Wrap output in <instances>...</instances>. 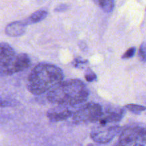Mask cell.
Returning a JSON list of instances; mask_svg holds the SVG:
<instances>
[{
	"mask_svg": "<svg viewBox=\"0 0 146 146\" xmlns=\"http://www.w3.org/2000/svg\"><path fill=\"white\" fill-rule=\"evenodd\" d=\"M26 27L27 25L23 21H13L6 27L5 33L11 37L20 36L25 33Z\"/></svg>",
	"mask_w": 146,
	"mask_h": 146,
	"instance_id": "9c48e42d",
	"label": "cell"
},
{
	"mask_svg": "<svg viewBox=\"0 0 146 146\" xmlns=\"http://www.w3.org/2000/svg\"><path fill=\"white\" fill-rule=\"evenodd\" d=\"M64 74L58 66L50 64H37L30 72L27 88L34 95H41L51 91L62 81Z\"/></svg>",
	"mask_w": 146,
	"mask_h": 146,
	"instance_id": "6da1fadb",
	"label": "cell"
},
{
	"mask_svg": "<svg viewBox=\"0 0 146 146\" xmlns=\"http://www.w3.org/2000/svg\"><path fill=\"white\" fill-rule=\"evenodd\" d=\"M88 96L89 91L82 81L70 79L62 81L52 88L47 95V99L62 106H72L84 103Z\"/></svg>",
	"mask_w": 146,
	"mask_h": 146,
	"instance_id": "7a4b0ae2",
	"label": "cell"
},
{
	"mask_svg": "<svg viewBox=\"0 0 146 146\" xmlns=\"http://www.w3.org/2000/svg\"><path fill=\"white\" fill-rule=\"evenodd\" d=\"M139 58L143 62H146V41H144L140 46L138 52Z\"/></svg>",
	"mask_w": 146,
	"mask_h": 146,
	"instance_id": "9a60e30c",
	"label": "cell"
},
{
	"mask_svg": "<svg viewBox=\"0 0 146 146\" xmlns=\"http://www.w3.org/2000/svg\"><path fill=\"white\" fill-rule=\"evenodd\" d=\"M72 115V112L70 109L66 108V106H62L51 108L47 113V118L52 122L64 121L70 118Z\"/></svg>",
	"mask_w": 146,
	"mask_h": 146,
	"instance_id": "52a82bcc",
	"label": "cell"
},
{
	"mask_svg": "<svg viewBox=\"0 0 146 146\" xmlns=\"http://www.w3.org/2000/svg\"><path fill=\"white\" fill-rule=\"evenodd\" d=\"M124 111L121 110L120 111H108L103 117H101L99 122L101 125H104L107 123L118 122L123 118Z\"/></svg>",
	"mask_w": 146,
	"mask_h": 146,
	"instance_id": "30bf717a",
	"label": "cell"
},
{
	"mask_svg": "<svg viewBox=\"0 0 146 146\" xmlns=\"http://www.w3.org/2000/svg\"><path fill=\"white\" fill-rule=\"evenodd\" d=\"M133 146H146V139L137 141L136 143H135Z\"/></svg>",
	"mask_w": 146,
	"mask_h": 146,
	"instance_id": "d6986e66",
	"label": "cell"
},
{
	"mask_svg": "<svg viewBox=\"0 0 146 146\" xmlns=\"http://www.w3.org/2000/svg\"><path fill=\"white\" fill-rule=\"evenodd\" d=\"M31 65V60L26 54L16 55L9 64L0 67V75L9 76L24 71Z\"/></svg>",
	"mask_w": 146,
	"mask_h": 146,
	"instance_id": "277c9868",
	"label": "cell"
},
{
	"mask_svg": "<svg viewBox=\"0 0 146 146\" xmlns=\"http://www.w3.org/2000/svg\"><path fill=\"white\" fill-rule=\"evenodd\" d=\"M96 3L105 12H111L114 9L115 2L112 0H100L97 1Z\"/></svg>",
	"mask_w": 146,
	"mask_h": 146,
	"instance_id": "7c38bea8",
	"label": "cell"
},
{
	"mask_svg": "<svg viewBox=\"0 0 146 146\" xmlns=\"http://www.w3.org/2000/svg\"><path fill=\"white\" fill-rule=\"evenodd\" d=\"M145 139H146L145 128L139 126H133L126 128L124 131H122L118 142L125 146H128L133 143Z\"/></svg>",
	"mask_w": 146,
	"mask_h": 146,
	"instance_id": "8992f818",
	"label": "cell"
},
{
	"mask_svg": "<svg viewBox=\"0 0 146 146\" xmlns=\"http://www.w3.org/2000/svg\"><path fill=\"white\" fill-rule=\"evenodd\" d=\"M15 56V51L10 44L6 42L0 43V67L9 64Z\"/></svg>",
	"mask_w": 146,
	"mask_h": 146,
	"instance_id": "ba28073f",
	"label": "cell"
},
{
	"mask_svg": "<svg viewBox=\"0 0 146 146\" xmlns=\"http://www.w3.org/2000/svg\"><path fill=\"white\" fill-rule=\"evenodd\" d=\"M67 4H62V5L58 6L57 8H55L54 11H64V10L67 9Z\"/></svg>",
	"mask_w": 146,
	"mask_h": 146,
	"instance_id": "e0dca14e",
	"label": "cell"
},
{
	"mask_svg": "<svg viewBox=\"0 0 146 146\" xmlns=\"http://www.w3.org/2000/svg\"><path fill=\"white\" fill-rule=\"evenodd\" d=\"M102 115V110L100 105L90 103L82 106L73 114V122L76 124L90 123L100 121Z\"/></svg>",
	"mask_w": 146,
	"mask_h": 146,
	"instance_id": "3957f363",
	"label": "cell"
},
{
	"mask_svg": "<svg viewBox=\"0 0 146 146\" xmlns=\"http://www.w3.org/2000/svg\"><path fill=\"white\" fill-rule=\"evenodd\" d=\"M47 14L48 13H47V11L46 10H38V11H36L35 12L31 14L27 19L23 20V21H24V24L27 26L30 24H35V23L40 22V21L44 19L47 17Z\"/></svg>",
	"mask_w": 146,
	"mask_h": 146,
	"instance_id": "8fae6325",
	"label": "cell"
},
{
	"mask_svg": "<svg viewBox=\"0 0 146 146\" xmlns=\"http://www.w3.org/2000/svg\"><path fill=\"white\" fill-rule=\"evenodd\" d=\"M121 128L118 125L106 126L102 125L100 127L94 128L90 133L93 141L97 143L105 144L110 142L119 133Z\"/></svg>",
	"mask_w": 146,
	"mask_h": 146,
	"instance_id": "5b68a950",
	"label": "cell"
},
{
	"mask_svg": "<svg viewBox=\"0 0 146 146\" xmlns=\"http://www.w3.org/2000/svg\"><path fill=\"white\" fill-rule=\"evenodd\" d=\"M85 78H86V79H87V81H92L96 78V76L94 75V74H87V75H86Z\"/></svg>",
	"mask_w": 146,
	"mask_h": 146,
	"instance_id": "ac0fdd59",
	"label": "cell"
},
{
	"mask_svg": "<svg viewBox=\"0 0 146 146\" xmlns=\"http://www.w3.org/2000/svg\"><path fill=\"white\" fill-rule=\"evenodd\" d=\"M135 47H131V48H128V49L126 51V52L123 54L122 58H132V57L135 55Z\"/></svg>",
	"mask_w": 146,
	"mask_h": 146,
	"instance_id": "2e32d148",
	"label": "cell"
},
{
	"mask_svg": "<svg viewBox=\"0 0 146 146\" xmlns=\"http://www.w3.org/2000/svg\"><path fill=\"white\" fill-rule=\"evenodd\" d=\"M18 104L16 100L11 98H0V107H13Z\"/></svg>",
	"mask_w": 146,
	"mask_h": 146,
	"instance_id": "4fadbf2b",
	"label": "cell"
},
{
	"mask_svg": "<svg viewBox=\"0 0 146 146\" xmlns=\"http://www.w3.org/2000/svg\"><path fill=\"white\" fill-rule=\"evenodd\" d=\"M125 107L127 110L131 111L132 113H140L142 111L146 110L145 106L137 105V104H128Z\"/></svg>",
	"mask_w": 146,
	"mask_h": 146,
	"instance_id": "5bb4252c",
	"label": "cell"
}]
</instances>
